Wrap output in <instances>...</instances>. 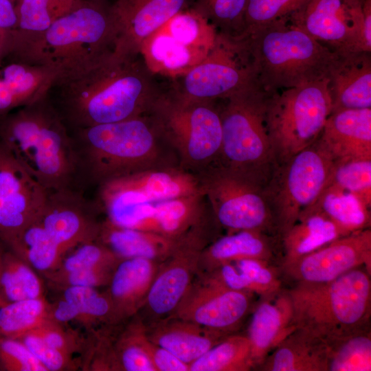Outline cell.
<instances>
[{"mask_svg": "<svg viewBox=\"0 0 371 371\" xmlns=\"http://www.w3.org/2000/svg\"><path fill=\"white\" fill-rule=\"evenodd\" d=\"M188 0H121L114 15L126 21L143 38L164 25L182 10Z\"/></svg>", "mask_w": 371, "mask_h": 371, "instance_id": "34", "label": "cell"}, {"mask_svg": "<svg viewBox=\"0 0 371 371\" xmlns=\"http://www.w3.org/2000/svg\"><path fill=\"white\" fill-rule=\"evenodd\" d=\"M7 248L43 277L57 269L65 256L62 247L38 221L25 228Z\"/></svg>", "mask_w": 371, "mask_h": 371, "instance_id": "33", "label": "cell"}, {"mask_svg": "<svg viewBox=\"0 0 371 371\" xmlns=\"http://www.w3.org/2000/svg\"><path fill=\"white\" fill-rule=\"evenodd\" d=\"M49 311L46 297L0 306V336L19 339L50 319Z\"/></svg>", "mask_w": 371, "mask_h": 371, "instance_id": "38", "label": "cell"}, {"mask_svg": "<svg viewBox=\"0 0 371 371\" xmlns=\"http://www.w3.org/2000/svg\"><path fill=\"white\" fill-rule=\"evenodd\" d=\"M78 5L77 0H21L16 7L17 25L9 33L43 32Z\"/></svg>", "mask_w": 371, "mask_h": 371, "instance_id": "40", "label": "cell"}, {"mask_svg": "<svg viewBox=\"0 0 371 371\" xmlns=\"http://www.w3.org/2000/svg\"><path fill=\"white\" fill-rule=\"evenodd\" d=\"M331 111L326 78L270 93L266 126L276 166L313 144Z\"/></svg>", "mask_w": 371, "mask_h": 371, "instance_id": "8", "label": "cell"}, {"mask_svg": "<svg viewBox=\"0 0 371 371\" xmlns=\"http://www.w3.org/2000/svg\"><path fill=\"white\" fill-rule=\"evenodd\" d=\"M326 78L331 112L371 108V52L338 54Z\"/></svg>", "mask_w": 371, "mask_h": 371, "instance_id": "21", "label": "cell"}, {"mask_svg": "<svg viewBox=\"0 0 371 371\" xmlns=\"http://www.w3.org/2000/svg\"><path fill=\"white\" fill-rule=\"evenodd\" d=\"M127 322L115 336L109 334V370L156 371L146 348L145 324L137 315Z\"/></svg>", "mask_w": 371, "mask_h": 371, "instance_id": "30", "label": "cell"}, {"mask_svg": "<svg viewBox=\"0 0 371 371\" xmlns=\"http://www.w3.org/2000/svg\"><path fill=\"white\" fill-rule=\"evenodd\" d=\"M110 21V16L102 8L79 5L43 32L10 33L3 54L13 55L22 61L30 57L35 65L48 67L59 76L102 56L100 49L107 36Z\"/></svg>", "mask_w": 371, "mask_h": 371, "instance_id": "5", "label": "cell"}, {"mask_svg": "<svg viewBox=\"0 0 371 371\" xmlns=\"http://www.w3.org/2000/svg\"><path fill=\"white\" fill-rule=\"evenodd\" d=\"M160 113L155 127L182 168L197 173L217 161L222 144L219 111L194 104L167 106Z\"/></svg>", "mask_w": 371, "mask_h": 371, "instance_id": "12", "label": "cell"}, {"mask_svg": "<svg viewBox=\"0 0 371 371\" xmlns=\"http://www.w3.org/2000/svg\"><path fill=\"white\" fill-rule=\"evenodd\" d=\"M269 95L253 82L225 98L219 111L222 144L216 161L264 186L276 167L266 126Z\"/></svg>", "mask_w": 371, "mask_h": 371, "instance_id": "7", "label": "cell"}, {"mask_svg": "<svg viewBox=\"0 0 371 371\" xmlns=\"http://www.w3.org/2000/svg\"><path fill=\"white\" fill-rule=\"evenodd\" d=\"M98 240L120 259L142 258L161 262L181 244L156 233L116 225L105 218Z\"/></svg>", "mask_w": 371, "mask_h": 371, "instance_id": "29", "label": "cell"}, {"mask_svg": "<svg viewBox=\"0 0 371 371\" xmlns=\"http://www.w3.org/2000/svg\"><path fill=\"white\" fill-rule=\"evenodd\" d=\"M333 164L317 139L276 167L264 190L280 243L300 213L312 205L326 187Z\"/></svg>", "mask_w": 371, "mask_h": 371, "instance_id": "9", "label": "cell"}, {"mask_svg": "<svg viewBox=\"0 0 371 371\" xmlns=\"http://www.w3.org/2000/svg\"><path fill=\"white\" fill-rule=\"evenodd\" d=\"M57 76L48 67L18 62L3 69L1 79L14 95L18 106L22 107L44 99Z\"/></svg>", "mask_w": 371, "mask_h": 371, "instance_id": "35", "label": "cell"}, {"mask_svg": "<svg viewBox=\"0 0 371 371\" xmlns=\"http://www.w3.org/2000/svg\"><path fill=\"white\" fill-rule=\"evenodd\" d=\"M37 221L65 254L79 245L98 240L102 222L71 187L49 192Z\"/></svg>", "mask_w": 371, "mask_h": 371, "instance_id": "19", "label": "cell"}, {"mask_svg": "<svg viewBox=\"0 0 371 371\" xmlns=\"http://www.w3.org/2000/svg\"><path fill=\"white\" fill-rule=\"evenodd\" d=\"M361 266L371 271L370 228L335 240L280 269L295 283H319Z\"/></svg>", "mask_w": 371, "mask_h": 371, "instance_id": "17", "label": "cell"}, {"mask_svg": "<svg viewBox=\"0 0 371 371\" xmlns=\"http://www.w3.org/2000/svg\"><path fill=\"white\" fill-rule=\"evenodd\" d=\"M98 186L100 206L109 220L139 205L202 193L197 174L179 164L138 171Z\"/></svg>", "mask_w": 371, "mask_h": 371, "instance_id": "13", "label": "cell"}, {"mask_svg": "<svg viewBox=\"0 0 371 371\" xmlns=\"http://www.w3.org/2000/svg\"><path fill=\"white\" fill-rule=\"evenodd\" d=\"M153 57L170 69H181L191 60L188 47L168 33L156 36L150 47Z\"/></svg>", "mask_w": 371, "mask_h": 371, "instance_id": "49", "label": "cell"}, {"mask_svg": "<svg viewBox=\"0 0 371 371\" xmlns=\"http://www.w3.org/2000/svg\"><path fill=\"white\" fill-rule=\"evenodd\" d=\"M160 263L142 258L122 259L117 263L105 291L112 305L114 325L139 313Z\"/></svg>", "mask_w": 371, "mask_h": 371, "instance_id": "22", "label": "cell"}, {"mask_svg": "<svg viewBox=\"0 0 371 371\" xmlns=\"http://www.w3.org/2000/svg\"><path fill=\"white\" fill-rule=\"evenodd\" d=\"M115 268H96L44 277L47 284L56 291L67 286L96 288L107 286Z\"/></svg>", "mask_w": 371, "mask_h": 371, "instance_id": "48", "label": "cell"}, {"mask_svg": "<svg viewBox=\"0 0 371 371\" xmlns=\"http://www.w3.org/2000/svg\"><path fill=\"white\" fill-rule=\"evenodd\" d=\"M346 234L370 228V207L354 194L327 185L313 204Z\"/></svg>", "mask_w": 371, "mask_h": 371, "instance_id": "32", "label": "cell"}, {"mask_svg": "<svg viewBox=\"0 0 371 371\" xmlns=\"http://www.w3.org/2000/svg\"><path fill=\"white\" fill-rule=\"evenodd\" d=\"M60 297L72 304L78 311L81 326L89 332L99 326H115L113 322L112 305L106 292L96 288L67 286L61 289Z\"/></svg>", "mask_w": 371, "mask_h": 371, "instance_id": "39", "label": "cell"}, {"mask_svg": "<svg viewBox=\"0 0 371 371\" xmlns=\"http://www.w3.org/2000/svg\"><path fill=\"white\" fill-rule=\"evenodd\" d=\"M254 82L250 66L238 67L229 55L200 65L185 79V87L196 98H227Z\"/></svg>", "mask_w": 371, "mask_h": 371, "instance_id": "28", "label": "cell"}, {"mask_svg": "<svg viewBox=\"0 0 371 371\" xmlns=\"http://www.w3.org/2000/svg\"><path fill=\"white\" fill-rule=\"evenodd\" d=\"M363 3V0H308L291 19L332 52H364Z\"/></svg>", "mask_w": 371, "mask_h": 371, "instance_id": "15", "label": "cell"}, {"mask_svg": "<svg viewBox=\"0 0 371 371\" xmlns=\"http://www.w3.org/2000/svg\"><path fill=\"white\" fill-rule=\"evenodd\" d=\"M4 87L3 81L1 78H0V90Z\"/></svg>", "mask_w": 371, "mask_h": 371, "instance_id": "55", "label": "cell"}, {"mask_svg": "<svg viewBox=\"0 0 371 371\" xmlns=\"http://www.w3.org/2000/svg\"><path fill=\"white\" fill-rule=\"evenodd\" d=\"M255 296L251 292L223 286L198 273L172 316L232 335L251 312Z\"/></svg>", "mask_w": 371, "mask_h": 371, "instance_id": "14", "label": "cell"}, {"mask_svg": "<svg viewBox=\"0 0 371 371\" xmlns=\"http://www.w3.org/2000/svg\"><path fill=\"white\" fill-rule=\"evenodd\" d=\"M308 0H248L245 14L246 34L256 29L286 19Z\"/></svg>", "mask_w": 371, "mask_h": 371, "instance_id": "43", "label": "cell"}, {"mask_svg": "<svg viewBox=\"0 0 371 371\" xmlns=\"http://www.w3.org/2000/svg\"><path fill=\"white\" fill-rule=\"evenodd\" d=\"M205 247L194 243L180 245L165 260L137 314L144 324L172 316L198 273L199 259Z\"/></svg>", "mask_w": 371, "mask_h": 371, "instance_id": "18", "label": "cell"}, {"mask_svg": "<svg viewBox=\"0 0 371 371\" xmlns=\"http://www.w3.org/2000/svg\"><path fill=\"white\" fill-rule=\"evenodd\" d=\"M248 0H201L200 6L221 25L245 31V14Z\"/></svg>", "mask_w": 371, "mask_h": 371, "instance_id": "47", "label": "cell"}, {"mask_svg": "<svg viewBox=\"0 0 371 371\" xmlns=\"http://www.w3.org/2000/svg\"><path fill=\"white\" fill-rule=\"evenodd\" d=\"M1 371H47L19 339L0 336Z\"/></svg>", "mask_w": 371, "mask_h": 371, "instance_id": "46", "label": "cell"}, {"mask_svg": "<svg viewBox=\"0 0 371 371\" xmlns=\"http://www.w3.org/2000/svg\"><path fill=\"white\" fill-rule=\"evenodd\" d=\"M41 276L23 259L5 247L0 257V306L45 297Z\"/></svg>", "mask_w": 371, "mask_h": 371, "instance_id": "31", "label": "cell"}, {"mask_svg": "<svg viewBox=\"0 0 371 371\" xmlns=\"http://www.w3.org/2000/svg\"><path fill=\"white\" fill-rule=\"evenodd\" d=\"M1 47H0V58H1Z\"/></svg>", "mask_w": 371, "mask_h": 371, "instance_id": "56", "label": "cell"}, {"mask_svg": "<svg viewBox=\"0 0 371 371\" xmlns=\"http://www.w3.org/2000/svg\"><path fill=\"white\" fill-rule=\"evenodd\" d=\"M370 275L361 266L328 282L295 283L287 291L295 328L326 341L370 326Z\"/></svg>", "mask_w": 371, "mask_h": 371, "instance_id": "4", "label": "cell"}, {"mask_svg": "<svg viewBox=\"0 0 371 371\" xmlns=\"http://www.w3.org/2000/svg\"><path fill=\"white\" fill-rule=\"evenodd\" d=\"M146 350L156 371H189V365L148 338Z\"/></svg>", "mask_w": 371, "mask_h": 371, "instance_id": "51", "label": "cell"}, {"mask_svg": "<svg viewBox=\"0 0 371 371\" xmlns=\"http://www.w3.org/2000/svg\"><path fill=\"white\" fill-rule=\"evenodd\" d=\"M327 185L347 190L371 206V159L353 158L333 161Z\"/></svg>", "mask_w": 371, "mask_h": 371, "instance_id": "41", "label": "cell"}, {"mask_svg": "<svg viewBox=\"0 0 371 371\" xmlns=\"http://www.w3.org/2000/svg\"><path fill=\"white\" fill-rule=\"evenodd\" d=\"M361 32L363 49L371 52V0H363Z\"/></svg>", "mask_w": 371, "mask_h": 371, "instance_id": "53", "label": "cell"}, {"mask_svg": "<svg viewBox=\"0 0 371 371\" xmlns=\"http://www.w3.org/2000/svg\"><path fill=\"white\" fill-rule=\"evenodd\" d=\"M120 260L109 248L98 240L88 242L67 252L58 269L47 275L96 268H115Z\"/></svg>", "mask_w": 371, "mask_h": 371, "instance_id": "42", "label": "cell"}, {"mask_svg": "<svg viewBox=\"0 0 371 371\" xmlns=\"http://www.w3.org/2000/svg\"><path fill=\"white\" fill-rule=\"evenodd\" d=\"M199 16L193 11H180L165 24L168 34L174 38L189 47L196 41L199 34Z\"/></svg>", "mask_w": 371, "mask_h": 371, "instance_id": "50", "label": "cell"}, {"mask_svg": "<svg viewBox=\"0 0 371 371\" xmlns=\"http://www.w3.org/2000/svg\"><path fill=\"white\" fill-rule=\"evenodd\" d=\"M66 115L77 128L138 117L142 107V83L128 72L111 70L100 56L58 76Z\"/></svg>", "mask_w": 371, "mask_h": 371, "instance_id": "6", "label": "cell"}, {"mask_svg": "<svg viewBox=\"0 0 371 371\" xmlns=\"http://www.w3.org/2000/svg\"><path fill=\"white\" fill-rule=\"evenodd\" d=\"M262 371H327L324 340L295 328L266 357L258 368Z\"/></svg>", "mask_w": 371, "mask_h": 371, "instance_id": "26", "label": "cell"}, {"mask_svg": "<svg viewBox=\"0 0 371 371\" xmlns=\"http://www.w3.org/2000/svg\"><path fill=\"white\" fill-rule=\"evenodd\" d=\"M241 38L254 81L269 94L326 78L338 54L312 38L291 17Z\"/></svg>", "mask_w": 371, "mask_h": 371, "instance_id": "2", "label": "cell"}, {"mask_svg": "<svg viewBox=\"0 0 371 371\" xmlns=\"http://www.w3.org/2000/svg\"><path fill=\"white\" fill-rule=\"evenodd\" d=\"M253 370L247 335H230L189 365V371H249Z\"/></svg>", "mask_w": 371, "mask_h": 371, "instance_id": "37", "label": "cell"}, {"mask_svg": "<svg viewBox=\"0 0 371 371\" xmlns=\"http://www.w3.org/2000/svg\"><path fill=\"white\" fill-rule=\"evenodd\" d=\"M0 144L48 192L70 187L78 171L73 138L44 99L0 114Z\"/></svg>", "mask_w": 371, "mask_h": 371, "instance_id": "1", "label": "cell"}, {"mask_svg": "<svg viewBox=\"0 0 371 371\" xmlns=\"http://www.w3.org/2000/svg\"><path fill=\"white\" fill-rule=\"evenodd\" d=\"M196 174L202 193L227 234L254 230L278 238L262 184L216 162Z\"/></svg>", "mask_w": 371, "mask_h": 371, "instance_id": "10", "label": "cell"}, {"mask_svg": "<svg viewBox=\"0 0 371 371\" xmlns=\"http://www.w3.org/2000/svg\"><path fill=\"white\" fill-rule=\"evenodd\" d=\"M109 221L179 243L204 246L219 237L221 229L203 193L139 205Z\"/></svg>", "mask_w": 371, "mask_h": 371, "instance_id": "11", "label": "cell"}, {"mask_svg": "<svg viewBox=\"0 0 371 371\" xmlns=\"http://www.w3.org/2000/svg\"><path fill=\"white\" fill-rule=\"evenodd\" d=\"M245 334L251 347L253 370L295 328L293 306L287 290L262 296L255 303Z\"/></svg>", "mask_w": 371, "mask_h": 371, "instance_id": "20", "label": "cell"}, {"mask_svg": "<svg viewBox=\"0 0 371 371\" xmlns=\"http://www.w3.org/2000/svg\"><path fill=\"white\" fill-rule=\"evenodd\" d=\"M6 247L0 242V257Z\"/></svg>", "mask_w": 371, "mask_h": 371, "instance_id": "54", "label": "cell"}, {"mask_svg": "<svg viewBox=\"0 0 371 371\" xmlns=\"http://www.w3.org/2000/svg\"><path fill=\"white\" fill-rule=\"evenodd\" d=\"M19 339L27 346L47 371L74 370L81 366L80 360L74 359L72 356L49 346L32 331L25 334Z\"/></svg>", "mask_w": 371, "mask_h": 371, "instance_id": "45", "label": "cell"}, {"mask_svg": "<svg viewBox=\"0 0 371 371\" xmlns=\"http://www.w3.org/2000/svg\"><path fill=\"white\" fill-rule=\"evenodd\" d=\"M317 141L333 161L371 159V108L331 112Z\"/></svg>", "mask_w": 371, "mask_h": 371, "instance_id": "23", "label": "cell"}, {"mask_svg": "<svg viewBox=\"0 0 371 371\" xmlns=\"http://www.w3.org/2000/svg\"><path fill=\"white\" fill-rule=\"evenodd\" d=\"M73 141L78 170L98 185L138 171L179 164L155 126L139 117L79 128Z\"/></svg>", "mask_w": 371, "mask_h": 371, "instance_id": "3", "label": "cell"}, {"mask_svg": "<svg viewBox=\"0 0 371 371\" xmlns=\"http://www.w3.org/2000/svg\"><path fill=\"white\" fill-rule=\"evenodd\" d=\"M47 194L0 144V242L6 247L38 219Z\"/></svg>", "mask_w": 371, "mask_h": 371, "instance_id": "16", "label": "cell"}, {"mask_svg": "<svg viewBox=\"0 0 371 371\" xmlns=\"http://www.w3.org/2000/svg\"><path fill=\"white\" fill-rule=\"evenodd\" d=\"M16 7L12 0H0V47L7 34L17 25Z\"/></svg>", "mask_w": 371, "mask_h": 371, "instance_id": "52", "label": "cell"}, {"mask_svg": "<svg viewBox=\"0 0 371 371\" xmlns=\"http://www.w3.org/2000/svg\"><path fill=\"white\" fill-rule=\"evenodd\" d=\"M280 249V240L266 233L254 230L229 233L220 236L202 249L198 273L207 272L221 265L243 259L275 262Z\"/></svg>", "mask_w": 371, "mask_h": 371, "instance_id": "25", "label": "cell"}, {"mask_svg": "<svg viewBox=\"0 0 371 371\" xmlns=\"http://www.w3.org/2000/svg\"><path fill=\"white\" fill-rule=\"evenodd\" d=\"M32 331L49 346L69 356L77 352L84 354L87 349L88 337L69 324L49 319Z\"/></svg>", "mask_w": 371, "mask_h": 371, "instance_id": "44", "label": "cell"}, {"mask_svg": "<svg viewBox=\"0 0 371 371\" xmlns=\"http://www.w3.org/2000/svg\"><path fill=\"white\" fill-rule=\"evenodd\" d=\"M345 236L347 234L328 216L312 205L300 213L294 225L281 238L280 267Z\"/></svg>", "mask_w": 371, "mask_h": 371, "instance_id": "27", "label": "cell"}, {"mask_svg": "<svg viewBox=\"0 0 371 371\" xmlns=\"http://www.w3.org/2000/svg\"><path fill=\"white\" fill-rule=\"evenodd\" d=\"M146 337L190 365L230 335L170 316L145 324Z\"/></svg>", "mask_w": 371, "mask_h": 371, "instance_id": "24", "label": "cell"}, {"mask_svg": "<svg viewBox=\"0 0 371 371\" xmlns=\"http://www.w3.org/2000/svg\"><path fill=\"white\" fill-rule=\"evenodd\" d=\"M327 371H370V326L326 341Z\"/></svg>", "mask_w": 371, "mask_h": 371, "instance_id": "36", "label": "cell"}]
</instances>
